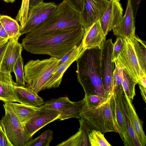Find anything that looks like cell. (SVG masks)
<instances>
[{
  "instance_id": "obj_1",
  "label": "cell",
  "mask_w": 146,
  "mask_h": 146,
  "mask_svg": "<svg viewBox=\"0 0 146 146\" xmlns=\"http://www.w3.org/2000/svg\"><path fill=\"white\" fill-rule=\"evenodd\" d=\"M84 33L83 26L73 28L38 37L24 38L21 44L29 53L47 55L59 60L74 47L81 43Z\"/></svg>"
},
{
  "instance_id": "obj_2",
  "label": "cell",
  "mask_w": 146,
  "mask_h": 146,
  "mask_svg": "<svg viewBox=\"0 0 146 146\" xmlns=\"http://www.w3.org/2000/svg\"><path fill=\"white\" fill-rule=\"evenodd\" d=\"M102 50L98 47L86 49L76 60L77 80L83 88L85 96L106 97L101 75Z\"/></svg>"
},
{
  "instance_id": "obj_3",
  "label": "cell",
  "mask_w": 146,
  "mask_h": 146,
  "mask_svg": "<svg viewBox=\"0 0 146 146\" xmlns=\"http://www.w3.org/2000/svg\"><path fill=\"white\" fill-rule=\"evenodd\" d=\"M81 26H83L80 12L66 0H63L57 5L55 11L43 23L26 34L25 38L38 37L66 29Z\"/></svg>"
},
{
  "instance_id": "obj_4",
  "label": "cell",
  "mask_w": 146,
  "mask_h": 146,
  "mask_svg": "<svg viewBox=\"0 0 146 146\" xmlns=\"http://www.w3.org/2000/svg\"><path fill=\"white\" fill-rule=\"evenodd\" d=\"M112 92L97 106L89 108L84 104L79 115L80 117L85 119L94 129L99 130L103 133L115 132L119 134V131L113 119L111 107Z\"/></svg>"
},
{
  "instance_id": "obj_5",
  "label": "cell",
  "mask_w": 146,
  "mask_h": 146,
  "mask_svg": "<svg viewBox=\"0 0 146 146\" xmlns=\"http://www.w3.org/2000/svg\"><path fill=\"white\" fill-rule=\"evenodd\" d=\"M59 59L50 58L40 60H29L25 65L24 78L25 87L36 94L42 90L46 83L53 74Z\"/></svg>"
},
{
  "instance_id": "obj_6",
  "label": "cell",
  "mask_w": 146,
  "mask_h": 146,
  "mask_svg": "<svg viewBox=\"0 0 146 146\" xmlns=\"http://www.w3.org/2000/svg\"><path fill=\"white\" fill-rule=\"evenodd\" d=\"M5 115L0 120L9 140L13 146H26L32 139L24 125L15 114L10 102H4Z\"/></svg>"
},
{
  "instance_id": "obj_7",
  "label": "cell",
  "mask_w": 146,
  "mask_h": 146,
  "mask_svg": "<svg viewBox=\"0 0 146 146\" xmlns=\"http://www.w3.org/2000/svg\"><path fill=\"white\" fill-rule=\"evenodd\" d=\"M113 44L111 38L106 40L102 48L101 60V75L106 97L112 92V77L114 62H112Z\"/></svg>"
},
{
  "instance_id": "obj_8",
  "label": "cell",
  "mask_w": 146,
  "mask_h": 146,
  "mask_svg": "<svg viewBox=\"0 0 146 146\" xmlns=\"http://www.w3.org/2000/svg\"><path fill=\"white\" fill-rule=\"evenodd\" d=\"M57 5L54 2H42L29 8L27 22L21 35L30 32L43 23L56 9Z\"/></svg>"
},
{
  "instance_id": "obj_9",
  "label": "cell",
  "mask_w": 146,
  "mask_h": 146,
  "mask_svg": "<svg viewBox=\"0 0 146 146\" xmlns=\"http://www.w3.org/2000/svg\"><path fill=\"white\" fill-rule=\"evenodd\" d=\"M110 1L106 0H84L82 10L80 13L85 30L99 20Z\"/></svg>"
},
{
  "instance_id": "obj_10",
  "label": "cell",
  "mask_w": 146,
  "mask_h": 146,
  "mask_svg": "<svg viewBox=\"0 0 146 146\" xmlns=\"http://www.w3.org/2000/svg\"><path fill=\"white\" fill-rule=\"evenodd\" d=\"M60 115L59 112L39 107V109L24 125L28 135L32 137L36 133L43 127L59 119Z\"/></svg>"
},
{
  "instance_id": "obj_11",
  "label": "cell",
  "mask_w": 146,
  "mask_h": 146,
  "mask_svg": "<svg viewBox=\"0 0 146 146\" xmlns=\"http://www.w3.org/2000/svg\"><path fill=\"white\" fill-rule=\"evenodd\" d=\"M126 40V47L119 55L117 59L122 68L137 83L139 79L142 76L143 72L139 66L132 42L128 39Z\"/></svg>"
},
{
  "instance_id": "obj_12",
  "label": "cell",
  "mask_w": 146,
  "mask_h": 146,
  "mask_svg": "<svg viewBox=\"0 0 146 146\" xmlns=\"http://www.w3.org/2000/svg\"><path fill=\"white\" fill-rule=\"evenodd\" d=\"M18 40L10 39L5 45L0 62V70L13 72L15 64L23 50L22 45Z\"/></svg>"
},
{
  "instance_id": "obj_13",
  "label": "cell",
  "mask_w": 146,
  "mask_h": 146,
  "mask_svg": "<svg viewBox=\"0 0 146 146\" xmlns=\"http://www.w3.org/2000/svg\"><path fill=\"white\" fill-rule=\"evenodd\" d=\"M123 11L121 4L117 0H111L109 2L105 12L99 20L106 36L119 24L123 16Z\"/></svg>"
},
{
  "instance_id": "obj_14",
  "label": "cell",
  "mask_w": 146,
  "mask_h": 146,
  "mask_svg": "<svg viewBox=\"0 0 146 146\" xmlns=\"http://www.w3.org/2000/svg\"><path fill=\"white\" fill-rule=\"evenodd\" d=\"M117 93L126 129V134L123 140L124 145L125 146H142L132 124L128 104L124 91Z\"/></svg>"
},
{
  "instance_id": "obj_15",
  "label": "cell",
  "mask_w": 146,
  "mask_h": 146,
  "mask_svg": "<svg viewBox=\"0 0 146 146\" xmlns=\"http://www.w3.org/2000/svg\"><path fill=\"white\" fill-rule=\"evenodd\" d=\"M135 21L129 0L127 2L125 12L119 24L113 29L114 34L131 40L135 35Z\"/></svg>"
},
{
  "instance_id": "obj_16",
  "label": "cell",
  "mask_w": 146,
  "mask_h": 146,
  "mask_svg": "<svg viewBox=\"0 0 146 146\" xmlns=\"http://www.w3.org/2000/svg\"><path fill=\"white\" fill-rule=\"evenodd\" d=\"M106 38L102 29L99 20L85 30L82 40L83 48L85 49L95 47L102 48Z\"/></svg>"
},
{
  "instance_id": "obj_17",
  "label": "cell",
  "mask_w": 146,
  "mask_h": 146,
  "mask_svg": "<svg viewBox=\"0 0 146 146\" xmlns=\"http://www.w3.org/2000/svg\"><path fill=\"white\" fill-rule=\"evenodd\" d=\"M80 127L78 131L69 139L58 144L57 146H90L88 135L92 128L84 119L79 120Z\"/></svg>"
},
{
  "instance_id": "obj_18",
  "label": "cell",
  "mask_w": 146,
  "mask_h": 146,
  "mask_svg": "<svg viewBox=\"0 0 146 146\" xmlns=\"http://www.w3.org/2000/svg\"><path fill=\"white\" fill-rule=\"evenodd\" d=\"M16 85L11 73L0 70V100L4 102H17L14 91Z\"/></svg>"
},
{
  "instance_id": "obj_19",
  "label": "cell",
  "mask_w": 146,
  "mask_h": 146,
  "mask_svg": "<svg viewBox=\"0 0 146 146\" xmlns=\"http://www.w3.org/2000/svg\"><path fill=\"white\" fill-rule=\"evenodd\" d=\"M14 93L17 102L27 105L39 107L44 102L43 99L32 89L25 87L15 86Z\"/></svg>"
},
{
  "instance_id": "obj_20",
  "label": "cell",
  "mask_w": 146,
  "mask_h": 146,
  "mask_svg": "<svg viewBox=\"0 0 146 146\" xmlns=\"http://www.w3.org/2000/svg\"><path fill=\"white\" fill-rule=\"evenodd\" d=\"M110 105L114 122L119 131V135L123 141L126 131L124 117L117 92L112 91L110 100Z\"/></svg>"
},
{
  "instance_id": "obj_21",
  "label": "cell",
  "mask_w": 146,
  "mask_h": 146,
  "mask_svg": "<svg viewBox=\"0 0 146 146\" xmlns=\"http://www.w3.org/2000/svg\"><path fill=\"white\" fill-rule=\"evenodd\" d=\"M78 53L62 64L44 85L42 90L45 89L56 88L60 85L63 75L70 65L83 52Z\"/></svg>"
},
{
  "instance_id": "obj_22",
  "label": "cell",
  "mask_w": 146,
  "mask_h": 146,
  "mask_svg": "<svg viewBox=\"0 0 146 146\" xmlns=\"http://www.w3.org/2000/svg\"><path fill=\"white\" fill-rule=\"evenodd\" d=\"M125 95L128 104L130 117L134 129L141 146H145L146 144V137L143 128L142 121L136 113L132 103V100Z\"/></svg>"
},
{
  "instance_id": "obj_23",
  "label": "cell",
  "mask_w": 146,
  "mask_h": 146,
  "mask_svg": "<svg viewBox=\"0 0 146 146\" xmlns=\"http://www.w3.org/2000/svg\"><path fill=\"white\" fill-rule=\"evenodd\" d=\"M0 22L5 30L9 39H19L21 34L20 26L16 19L7 15H0Z\"/></svg>"
},
{
  "instance_id": "obj_24",
  "label": "cell",
  "mask_w": 146,
  "mask_h": 146,
  "mask_svg": "<svg viewBox=\"0 0 146 146\" xmlns=\"http://www.w3.org/2000/svg\"><path fill=\"white\" fill-rule=\"evenodd\" d=\"M17 117L24 125L39 109V107L31 106L13 102H10Z\"/></svg>"
},
{
  "instance_id": "obj_25",
  "label": "cell",
  "mask_w": 146,
  "mask_h": 146,
  "mask_svg": "<svg viewBox=\"0 0 146 146\" xmlns=\"http://www.w3.org/2000/svg\"><path fill=\"white\" fill-rule=\"evenodd\" d=\"M132 42L139 66L143 73H146V42L135 35Z\"/></svg>"
},
{
  "instance_id": "obj_26",
  "label": "cell",
  "mask_w": 146,
  "mask_h": 146,
  "mask_svg": "<svg viewBox=\"0 0 146 146\" xmlns=\"http://www.w3.org/2000/svg\"><path fill=\"white\" fill-rule=\"evenodd\" d=\"M74 102L70 101L67 97H61L44 102L39 107L60 113L73 104Z\"/></svg>"
},
{
  "instance_id": "obj_27",
  "label": "cell",
  "mask_w": 146,
  "mask_h": 146,
  "mask_svg": "<svg viewBox=\"0 0 146 146\" xmlns=\"http://www.w3.org/2000/svg\"><path fill=\"white\" fill-rule=\"evenodd\" d=\"M122 78V86L124 93L132 100L135 95V87L137 83L123 68Z\"/></svg>"
},
{
  "instance_id": "obj_28",
  "label": "cell",
  "mask_w": 146,
  "mask_h": 146,
  "mask_svg": "<svg viewBox=\"0 0 146 146\" xmlns=\"http://www.w3.org/2000/svg\"><path fill=\"white\" fill-rule=\"evenodd\" d=\"M85 103L84 98L80 101L74 102L73 104L60 113L59 119L63 120L71 118L80 119V112Z\"/></svg>"
},
{
  "instance_id": "obj_29",
  "label": "cell",
  "mask_w": 146,
  "mask_h": 146,
  "mask_svg": "<svg viewBox=\"0 0 146 146\" xmlns=\"http://www.w3.org/2000/svg\"><path fill=\"white\" fill-rule=\"evenodd\" d=\"M115 68L112 77V91L118 92L124 91L122 86V67L117 59L114 61Z\"/></svg>"
},
{
  "instance_id": "obj_30",
  "label": "cell",
  "mask_w": 146,
  "mask_h": 146,
  "mask_svg": "<svg viewBox=\"0 0 146 146\" xmlns=\"http://www.w3.org/2000/svg\"><path fill=\"white\" fill-rule=\"evenodd\" d=\"M53 138L52 131L47 130L36 138L32 139L26 146H49Z\"/></svg>"
},
{
  "instance_id": "obj_31",
  "label": "cell",
  "mask_w": 146,
  "mask_h": 146,
  "mask_svg": "<svg viewBox=\"0 0 146 146\" xmlns=\"http://www.w3.org/2000/svg\"><path fill=\"white\" fill-rule=\"evenodd\" d=\"M90 146H111L104 137V133L100 131L92 129L88 135Z\"/></svg>"
},
{
  "instance_id": "obj_32",
  "label": "cell",
  "mask_w": 146,
  "mask_h": 146,
  "mask_svg": "<svg viewBox=\"0 0 146 146\" xmlns=\"http://www.w3.org/2000/svg\"><path fill=\"white\" fill-rule=\"evenodd\" d=\"M24 62L21 55L17 60L14 68V72L16 79L17 85L25 87L24 78Z\"/></svg>"
},
{
  "instance_id": "obj_33",
  "label": "cell",
  "mask_w": 146,
  "mask_h": 146,
  "mask_svg": "<svg viewBox=\"0 0 146 146\" xmlns=\"http://www.w3.org/2000/svg\"><path fill=\"white\" fill-rule=\"evenodd\" d=\"M29 0H22L21 7L16 16L15 19L19 23L21 32L27 22L29 9Z\"/></svg>"
},
{
  "instance_id": "obj_34",
  "label": "cell",
  "mask_w": 146,
  "mask_h": 146,
  "mask_svg": "<svg viewBox=\"0 0 146 146\" xmlns=\"http://www.w3.org/2000/svg\"><path fill=\"white\" fill-rule=\"evenodd\" d=\"M127 43L126 39L117 37L113 44L112 60V62L117 60L120 54L125 48Z\"/></svg>"
},
{
  "instance_id": "obj_35",
  "label": "cell",
  "mask_w": 146,
  "mask_h": 146,
  "mask_svg": "<svg viewBox=\"0 0 146 146\" xmlns=\"http://www.w3.org/2000/svg\"><path fill=\"white\" fill-rule=\"evenodd\" d=\"M85 50L83 48L82 41L79 45L75 46L61 59L59 60L58 64L55 67L54 73L62 64L66 61L69 58L78 53L84 52Z\"/></svg>"
},
{
  "instance_id": "obj_36",
  "label": "cell",
  "mask_w": 146,
  "mask_h": 146,
  "mask_svg": "<svg viewBox=\"0 0 146 146\" xmlns=\"http://www.w3.org/2000/svg\"><path fill=\"white\" fill-rule=\"evenodd\" d=\"M105 98L96 95L85 96L84 98L85 100L84 105L89 108L95 107L100 104Z\"/></svg>"
},
{
  "instance_id": "obj_37",
  "label": "cell",
  "mask_w": 146,
  "mask_h": 146,
  "mask_svg": "<svg viewBox=\"0 0 146 146\" xmlns=\"http://www.w3.org/2000/svg\"><path fill=\"white\" fill-rule=\"evenodd\" d=\"M0 146H13L0 123Z\"/></svg>"
},
{
  "instance_id": "obj_38",
  "label": "cell",
  "mask_w": 146,
  "mask_h": 146,
  "mask_svg": "<svg viewBox=\"0 0 146 146\" xmlns=\"http://www.w3.org/2000/svg\"><path fill=\"white\" fill-rule=\"evenodd\" d=\"M75 9L81 12L82 10L84 0H66Z\"/></svg>"
},
{
  "instance_id": "obj_39",
  "label": "cell",
  "mask_w": 146,
  "mask_h": 146,
  "mask_svg": "<svg viewBox=\"0 0 146 146\" xmlns=\"http://www.w3.org/2000/svg\"><path fill=\"white\" fill-rule=\"evenodd\" d=\"M129 0L131 6L133 16L135 20L137 12L141 0Z\"/></svg>"
},
{
  "instance_id": "obj_40",
  "label": "cell",
  "mask_w": 146,
  "mask_h": 146,
  "mask_svg": "<svg viewBox=\"0 0 146 146\" xmlns=\"http://www.w3.org/2000/svg\"><path fill=\"white\" fill-rule=\"evenodd\" d=\"M137 84L146 88V73H143L142 76L138 80Z\"/></svg>"
},
{
  "instance_id": "obj_41",
  "label": "cell",
  "mask_w": 146,
  "mask_h": 146,
  "mask_svg": "<svg viewBox=\"0 0 146 146\" xmlns=\"http://www.w3.org/2000/svg\"><path fill=\"white\" fill-rule=\"evenodd\" d=\"M0 36L3 38L9 40L8 36L5 29L0 22Z\"/></svg>"
},
{
  "instance_id": "obj_42",
  "label": "cell",
  "mask_w": 146,
  "mask_h": 146,
  "mask_svg": "<svg viewBox=\"0 0 146 146\" xmlns=\"http://www.w3.org/2000/svg\"><path fill=\"white\" fill-rule=\"evenodd\" d=\"M44 0H29V8L33 7L38 4L42 2Z\"/></svg>"
},
{
  "instance_id": "obj_43",
  "label": "cell",
  "mask_w": 146,
  "mask_h": 146,
  "mask_svg": "<svg viewBox=\"0 0 146 146\" xmlns=\"http://www.w3.org/2000/svg\"><path fill=\"white\" fill-rule=\"evenodd\" d=\"M139 88L141 91V93L142 96L145 102H146V88H145L143 86L139 85Z\"/></svg>"
},
{
  "instance_id": "obj_44",
  "label": "cell",
  "mask_w": 146,
  "mask_h": 146,
  "mask_svg": "<svg viewBox=\"0 0 146 146\" xmlns=\"http://www.w3.org/2000/svg\"><path fill=\"white\" fill-rule=\"evenodd\" d=\"M9 40L3 38L0 36V43H6Z\"/></svg>"
},
{
  "instance_id": "obj_45",
  "label": "cell",
  "mask_w": 146,
  "mask_h": 146,
  "mask_svg": "<svg viewBox=\"0 0 146 146\" xmlns=\"http://www.w3.org/2000/svg\"><path fill=\"white\" fill-rule=\"evenodd\" d=\"M4 45L1 47L0 48V62L1 60L2 55L4 49Z\"/></svg>"
},
{
  "instance_id": "obj_46",
  "label": "cell",
  "mask_w": 146,
  "mask_h": 146,
  "mask_svg": "<svg viewBox=\"0 0 146 146\" xmlns=\"http://www.w3.org/2000/svg\"><path fill=\"white\" fill-rule=\"evenodd\" d=\"M4 1L7 3H13L16 0H3Z\"/></svg>"
},
{
  "instance_id": "obj_47",
  "label": "cell",
  "mask_w": 146,
  "mask_h": 146,
  "mask_svg": "<svg viewBox=\"0 0 146 146\" xmlns=\"http://www.w3.org/2000/svg\"><path fill=\"white\" fill-rule=\"evenodd\" d=\"M107 0V1H111V0Z\"/></svg>"
},
{
  "instance_id": "obj_48",
  "label": "cell",
  "mask_w": 146,
  "mask_h": 146,
  "mask_svg": "<svg viewBox=\"0 0 146 146\" xmlns=\"http://www.w3.org/2000/svg\"><path fill=\"white\" fill-rule=\"evenodd\" d=\"M117 0L118 1H120V0Z\"/></svg>"
}]
</instances>
